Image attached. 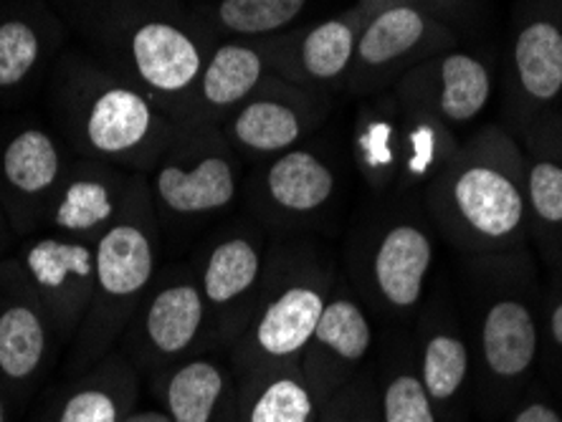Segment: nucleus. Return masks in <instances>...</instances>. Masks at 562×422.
I'll use <instances>...</instances> for the list:
<instances>
[{"label":"nucleus","mask_w":562,"mask_h":422,"mask_svg":"<svg viewBox=\"0 0 562 422\" xmlns=\"http://www.w3.org/2000/svg\"><path fill=\"white\" fill-rule=\"evenodd\" d=\"M52 313L38 299L19 259L0 263V383L26 397L64 350Z\"/></svg>","instance_id":"11"},{"label":"nucleus","mask_w":562,"mask_h":422,"mask_svg":"<svg viewBox=\"0 0 562 422\" xmlns=\"http://www.w3.org/2000/svg\"><path fill=\"white\" fill-rule=\"evenodd\" d=\"M153 3H157V5H165V8H176L178 0H153Z\"/></svg>","instance_id":"39"},{"label":"nucleus","mask_w":562,"mask_h":422,"mask_svg":"<svg viewBox=\"0 0 562 422\" xmlns=\"http://www.w3.org/2000/svg\"><path fill=\"white\" fill-rule=\"evenodd\" d=\"M122 422H172L160 408H135Z\"/></svg>","instance_id":"36"},{"label":"nucleus","mask_w":562,"mask_h":422,"mask_svg":"<svg viewBox=\"0 0 562 422\" xmlns=\"http://www.w3.org/2000/svg\"><path fill=\"white\" fill-rule=\"evenodd\" d=\"M52 110L71 155L145 178L180 129L143 89L94 56L74 52L54 69Z\"/></svg>","instance_id":"3"},{"label":"nucleus","mask_w":562,"mask_h":422,"mask_svg":"<svg viewBox=\"0 0 562 422\" xmlns=\"http://www.w3.org/2000/svg\"><path fill=\"white\" fill-rule=\"evenodd\" d=\"M8 213H5V208H3V201H0V246L5 243V238H8Z\"/></svg>","instance_id":"37"},{"label":"nucleus","mask_w":562,"mask_h":422,"mask_svg":"<svg viewBox=\"0 0 562 422\" xmlns=\"http://www.w3.org/2000/svg\"><path fill=\"white\" fill-rule=\"evenodd\" d=\"M271 73L269 41L228 38L211 46L183 127H221Z\"/></svg>","instance_id":"23"},{"label":"nucleus","mask_w":562,"mask_h":422,"mask_svg":"<svg viewBox=\"0 0 562 422\" xmlns=\"http://www.w3.org/2000/svg\"><path fill=\"white\" fill-rule=\"evenodd\" d=\"M335 284L333 263L317 248L296 243L269 251L259 301L249 324L228 346L236 375L300 362Z\"/></svg>","instance_id":"6"},{"label":"nucleus","mask_w":562,"mask_h":422,"mask_svg":"<svg viewBox=\"0 0 562 422\" xmlns=\"http://www.w3.org/2000/svg\"><path fill=\"white\" fill-rule=\"evenodd\" d=\"M317 422H380L375 367H362L350 383L319 404Z\"/></svg>","instance_id":"32"},{"label":"nucleus","mask_w":562,"mask_h":422,"mask_svg":"<svg viewBox=\"0 0 562 422\" xmlns=\"http://www.w3.org/2000/svg\"><path fill=\"white\" fill-rule=\"evenodd\" d=\"M398 334L387 342L375 364L380 422H441L420 379L413 342Z\"/></svg>","instance_id":"29"},{"label":"nucleus","mask_w":562,"mask_h":422,"mask_svg":"<svg viewBox=\"0 0 562 422\" xmlns=\"http://www.w3.org/2000/svg\"><path fill=\"white\" fill-rule=\"evenodd\" d=\"M160 410L172 422H236L238 377L226 350H203L150 377Z\"/></svg>","instance_id":"21"},{"label":"nucleus","mask_w":562,"mask_h":422,"mask_svg":"<svg viewBox=\"0 0 562 422\" xmlns=\"http://www.w3.org/2000/svg\"><path fill=\"white\" fill-rule=\"evenodd\" d=\"M373 313L352 292L350 284L337 278L325 304V311L304 346L300 364L317 404H325L366 367L373 352Z\"/></svg>","instance_id":"16"},{"label":"nucleus","mask_w":562,"mask_h":422,"mask_svg":"<svg viewBox=\"0 0 562 422\" xmlns=\"http://www.w3.org/2000/svg\"><path fill=\"white\" fill-rule=\"evenodd\" d=\"M69 11L99 61L183 127L211 52L201 31L153 0H69Z\"/></svg>","instance_id":"2"},{"label":"nucleus","mask_w":562,"mask_h":422,"mask_svg":"<svg viewBox=\"0 0 562 422\" xmlns=\"http://www.w3.org/2000/svg\"><path fill=\"white\" fill-rule=\"evenodd\" d=\"M203 350H211L209 306L193 266L160 269L150 292L132 313L120 352L139 377L150 379Z\"/></svg>","instance_id":"9"},{"label":"nucleus","mask_w":562,"mask_h":422,"mask_svg":"<svg viewBox=\"0 0 562 422\" xmlns=\"http://www.w3.org/2000/svg\"><path fill=\"white\" fill-rule=\"evenodd\" d=\"M424 187L438 230L467 259L522 253L530 238L525 150L507 129L474 132Z\"/></svg>","instance_id":"1"},{"label":"nucleus","mask_w":562,"mask_h":422,"mask_svg":"<svg viewBox=\"0 0 562 422\" xmlns=\"http://www.w3.org/2000/svg\"><path fill=\"white\" fill-rule=\"evenodd\" d=\"M395 3H418V5H426L431 3V0H358V8L362 11V15H373L380 8H387V5H395ZM443 3V0H441Z\"/></svg>","instance_id":"35"},{"label":"nucleus","mask_w":562,"mask_h":422,"mask_svg":"<svg viewBox=\"0 0 562 422\" xmlns=\"http://www.w3.org/2000/svg\"><path fill=\"white\" fill-rule=\"evenodd\" d=\"M61 46V23L46 8L0 19V91L19 94L44 71Z\"/></svg>","instance_id":"28"},{"label":"nucleus","mask_w":562,"mask_h":422,"mask_svg":"<svg viewBox=\"0 0 562 422\" xmlns=\"http://www.w3.org/2000/svg\"><path fill=\"white\" fill-rule=\"evenodd\" d=\"M139 402V375L120 350L71 377L48 400L41 422H122Z\"/></svg>","instance_id":"24"},{"label":"nucleus","mask_w":562,"mask_h":422,"mask_svg":"<svg viewBox=\"0 0 562 422\" xmlns=\"http://www.w3.org/2000/svg\"><path fill=\"white\" fill-rule=\"evenodd\" d=\"M325 114L327 104L319 91L269 73L261 87L221 124V132L238 157L271 160L300 147Z\"/></svg>","instance_id":"13"},{"label":"nucleus","mask_w":562,"mask_h":422,"mask_svg":"<svg viewBox=\"0 0 562 422\" xmlns=\"http://www.w3.org/2000/svg\"><path fill=\"white\" fill-rule=\"evenodd\" d=\"M74 155L61 135L29 124L0 147V201L15 233H38Z\"/></svg>","instance_id":"15"},{"label":"nucleus","mask_w":562,"mask_h":422,"mask_svg":"<svg viewBox=\"0 0 562 422\" xmlns=\"http://www.w3.org/2000/svg\"><path fill=\"white\" fill-rule=\"evenodd\" d=\"M413 352L441 422L461 415V400L474 383V352L469 327L443 296L420 306L413 334Z\"/></svg>","instance_id":"19"},{"label":"nucleus","mask_w":562,"mask_h":422,"mask_svg":"<svg viewBox=\"0 0 562 422\" xmlns=\"http://www.w3.org/2000/svg\"><path fill=\"white\" fill-rule=\"evenodd\" d=\"M469 261L474 273L471 390L486 418H504L527 392L542 357V313L522 253Z\"/></svg>","instance_id":"4"},{"label":"nucleus","mask_w":562,"mask_h":422,"mask_svg":"<svg viewBox=\"0 0 562 422\" xmlns=\"http://www.w3.org/2000/svg\"><path fill=\"white\" fill-rule=\"evenodd\" d=\"M446 422H467V420H464V415H457V418H451V420H446Z\"/></svg>","instance_id":"40"},{"label":"nucleus","mask_w":562,"mask_h":422,"mask_svg":"<svg viewBox=\"0 0 562 422\" xmlns=\"http://www.w3.org/2000/svg\"><path fill=\"white\" fill-rule=\"evenodd\" d=\"M355 127V160L366 180L375 190L401 187L406 168V124L391 106H368L360 110ZM403 112V110H401Z\"/></svg>","instance_id":"30"},{"label":"nucleus","mask_w":562,"mask_h":422,"mask_svg":"<svg viewBox=\"0 0 562 422\" xmlns=\"http://www.w3.org/2000/svg\"><path fill=\"white\" fill-rule=\"evenodd\" d=\"M5 387L0 383V422H8V410H5Z\"/></svg>","instance_id":"38"},{"label":"nucleus","mask_w":562,"mask_h":422,"mask_svg":"<svg viewBox=\"0 0 562 422\" xmlns=\"http://www.w3.org/2000/svg\"><path fill=\"white\" fill-rule=\"evenodd\" d=\"M507 422H562V412L548 397L525 392L512 404V410L507 412Z\"/></svg>","instance_id":"33"},{"label":"nucleus","mask_w":562,"mask_h":422,"mask_svg":"<svg viewBox=\"0 0 562 422\" xmlns=\"http://www.w3.org/2000/svg\"><path fill=\"white\" fill-rule=\"evenodd\" d=\"M269 266L267 236L254 223H236L213 236L193 263L209 306V346L226 350L249 324Z\"/></svg>","instance_id":"10"},{"label":"nucleus","mask_w":562,"mask_h":422,"mask_svg":"<svg viewBox=\"0 0 562 422\" xmlns=\"http://www.w3.org/2000/svg\"><path fill=\"white\" fill-rule=\"evenodd\" d=\"M457 44L449 26L436 19L431 8L418 3H395L368 15L355 46L347 71V87L352 91H375L411 64L426 56H438L446 46ZM413 69V66H411Z\"/></svg>","instance_id":"12"},{"label":"nucleus","mask_w":562,"mask_h":422,"mask_svg":"<svg viewBox=\"0 0 562 422\" xmlns=\"http://www.w3.org/2000/svg\"><path fill=\"white\" fill-rule=\"evenodd\" d=\"M162 230L145 187L97 241L92 301L69 344V372L92 367L120 346L132 313L160 273Z\"/></svg>","instance_id":"5"},{"label":"nucleus","mask_w":562,"mask_h":422,"mask_svg":"<svg viewBox=\"0 0 562 422\" xmlns=\"http://www.w3.org/2000/svg\"><path fill=\"white\" fill-rule=\"evenodd\" d=\"M555 352V357L562 360V288L550 296L548 309L542 313V344Z\"/></svg>","instance_id":"34"},{"label":"nucleus","mask_w":562,"mask_h":422,"mask_svg":"<svg viewBox=\"0 0 562 422\" xmlns=\"http://www.w3.org/2000/svg\"><path fill=\"white\" fill-rule=\"evenodd\" d=\"M304 8L307 0H218L209 13V23L228 38L263 41L284 33Z\"/></svg>","instance_id":"31"},{"label":"nucleus","mask_w":562,"mask_h":422,"mask_svg":"<svg viewBox=\"0 0 562 422\" xmlns=\"http://www.w3.org/2000/svg\"><path fill=\"white\" fill-rule=\"evenodd\" d=\"M525 182L530 236L550 269H562V145L550 142L540 122L525 129Z\"/></svg>","instance_id":"26"},{"label":"nucleus","mask_w":562,"mask_h":422,"mask_svg":"<svg viewBox=\"0 0 562 422\" xmlns=\"http://www.w3.org/2000/svg\"><path fill=\"white\" fill-rule=\"evenodd\" d=\"M509 71L517 119L530 127L535 114L562 94V26L555 19L532 15L517 28Z\"/></svg>","instance_id":"25"},{"label":"nucleus","mask_w":562,"mask_h":422,"mask_svg":"<svg viewBox=\"0 0 562 422\" xmlns=\"http://www.w3.org/2000/svg\"><path fill=\"white\" fill-rule=\"evenodd\" d=\"M145 182L162 236H183L238 203L241 157L221 127H180Z\"/></svg>","instance_id":"7"},{"label":"nucleus","mask_w":562,"mask_h":422,"mask_svg":"<svg viewBox=\"0 0 562 422\" xmlns=\"http://www.w3.org/2000/svg\"><path fill=\"white\" fill-rule=\"evenodd\" d=\"M362 26L366 15L352 5L342 15L289 33L284 38H267L271 73L314 91L335 84L350 71Z\"/></svg>","instance_id":"22"},{"label":"nucleus","mask_w":562,"mask_h":422,"mask_svg":"<svg viewBox=\"0 0 562 422\" xmlns=\"http://www.w3.org/2000/svg\"><path fill=\"white\" fill-rule=\"evenodd\" d=\"M236 377V422H317L319 404L300 362L251 369Z\"/></svg>","instance_id":"27"},{"label":"nucleus","mask_w":562,"mask_h":422,"mask_svg":"<svg viewBox=\"0 0 562 422\" xmlns=\"http://www.w3.org/2000/svg\"><path fill=\"white\" fill-rule=\"evenodd\" d=\"M340 195L335 164L312 147H294L263 160L249 185V205L263 226L300 230L325 218Z\"/></svg>","instance_id":"14"},{"label":"nucleus","mask_w":562,"mask_h":422,"mask_svg":"<svg viewBox=\"0 0 562 422\" xmlns=\"http://www.w3.org/2000/svg\"><path fill=\"white\" fill-rule=\"evenodd\" d=\"M145 187V175L117 164L77 157L66 170L64 182L46 215L52 233L97 243Z\"/></svg>","instance_id":"17"},{"label":"nucleus","mask_w":562,"mask_h":422,"mask_svg":"<svg viewBox=\"0 0 562 422\" xmlns=\"http://www.w3.org/2000/svg\"><path fill=\"white\" fill-rule=\"evenodd\" d=\"M19 263L33 292L52 313L61 342L69 346L92 301L97 243L48 230L23 246Z\"/></svg>","instance_id":"18"},{"label":"nucleus","mask_w":562,"mask_h":422,"mask_svg":"<svg viewBox=\"0 0 562 422\" xmlns=\"http://www.w3.org/2000/svg\"><path fill=\"white\" fill-rule=\"evenodd\" d=\"M434 255L431 230L413 215H393L360 236L350 253V276L370 313L395 324L416 321L428 299Z\"/></svg>","instance_id":"8"},{"label":"nucleus","mask_w":562,"mask_h":422,"mask_svg":"<svg viewBox=\"0 0 562 422\" xmlns=\"http://www.w3.org/2000/svg\"><path fill=\"white\" fill-rule=\"evenodd\" d=\"M398 99L420 106L457 132L474 122L490 104L492 71L474 54H438L408 69L398 81Z\"/></svg>","instance_id":"20"}]
</instances>
